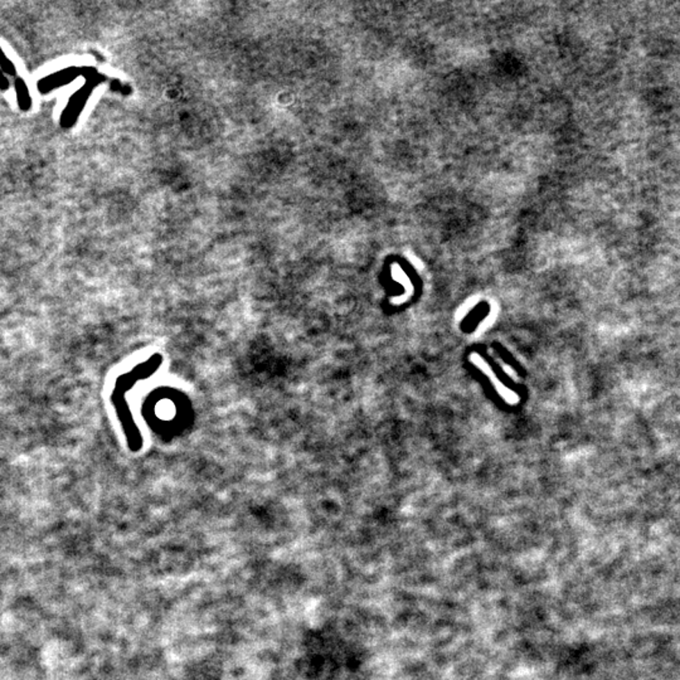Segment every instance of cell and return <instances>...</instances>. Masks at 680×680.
Segmentation results:
<instances>
[{
    "mask_svg": "<svg viewBox=\"0 0 680 680\" xmlns=\"http://www.w3.org/2000/svg\"><path fill=\"white\" fill-rule=\"evenodd\" d=\"M163 363H164V357L160 353H155L148 359L136 364L133 370L120 374L115 382L110 401L114 406L116 417L120 422L130 451H140L144 446V438L140 429L136 424L133 412L130 410L126 393L134 388L136 382L153 377L155 373L162 368Z\"/></svg>",
    "mask_w": 680,
    "mask_h": 680,
    "instance_id": "cell-1",
    "label": "cell"
},
{
    "mask_svg": "<svg viewBox=\"0 0 680 680\" xmlns=\"http://www.w3.org/2000/svg\"><path fill=\"white\" fill-rule=\"evenodd\" d=\"M0 71H3L4 74H9V76L17 74L15 65L8 58L7 54L4 53L1 47H0Z\"/></svg>",
    "mask_w": 680,
    "mask_h": 680,
    "instance_id": "cell-6",
    "label": "cell"
},
{
    "mask_svg": "<svg viewBox=\"0 0 680 680\" xmlns=\"http://www.w3.org/2000/svg\"><path fill=\"white\" fill-rule=\"evenodd\" d=\"M9 88H10V83L8 81L7 74H4L3 71H0V90L8 91Z\"/></svg>",
    "mask_w": 680,
    "mask_h": 680,
    "instance_id": "cell-7",
    "label": "cell"
},
{
    "mask_svg": "<svg viewBox=\"0 0 680 680\" xmlns=\"http://www.w3.org/2000/svg\"><path fill=\"white\" fill-rule=\"evenodd\" d=\"M14 88H15V94H17L18 106L22 111H29L32 108V96L29 94L27 83L21 77H17L15 82H14Z\"/></svg>",
    "mask_w": 680,
    "mask_h": 680,
    "instance_id": "cell-4",
    "label": "cell"
},
{
    "mask_svg": "<svg viewBox=\"0 0 680 680\" xmlns=\"http://www.w3.org/2000/svg\"><path fill=\"white\" fill-rule=\"evenodd\" d=\"M102 80H103V77H102L101 74H96L92 77H88L81 88H78L69 97L67 106L65 108L61 117H60V125H61V128H71L74 126V124L78 120L80 115L82 114L83 108L86 106L88 97L92 94L94 88H97V85L100 82H102Z\"/></svg>",
    "mask_w": 680,
    "mask_h": 680,
    "instance_id": "cell-2",
    "label": "cell"
},
{
    "mask_svg": "<svg viewBox=\"0 0 680 680\" xmlns=\"http://www.w3.org/2000/svg\"><path fill=\"white\" fill-rule=\"evenodd\" d=\"M96 74V69L91 67H67L53 74H48L41 78L37 83V88L41 94H49L56 88H63L68 83L74 81L78 77H92Z\"/></svg>",
    "mask_w": 680,
    "mask_h": 680,
    "instance_id": "cell-3",
    "label": "cell"
},
{
    "mask_svg": "<svg viewBox=\"0 0 680 680\" xmlns=\"http://www.w3.org/2000/svg\"><path fill=\"white\" fill-rule=\"evenodd\" d=\"M472 360L474 362V363L478 365L479 368H481L483 371L486 372V374H488L489 377L492 378V382H494V381L497 382V388H498V391L500 392V393H501V395H503V396H504V397L506 398L509 402H517V401H518V397H517V396H515L512 391H509L508 388H501V387L499 385V382L497 381V377H495V376L492 374V371L489 370V367H488L486 362H484L481 358L479 357L478 354H474V356L472 357Z\"/></svg>",
    "mask_w": 680,
    "mask_h": 680,
    "instance_id": "cell-5",
    "label": "cell"
}]
</instances>
